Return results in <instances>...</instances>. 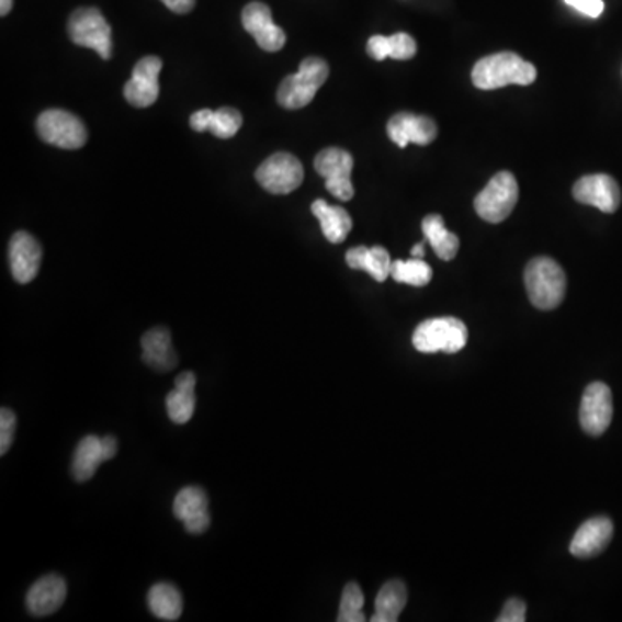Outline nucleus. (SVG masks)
I'll use <instances>...</instances> for the list:
<instances>
[{
	"label": "nucleus",
	"mask_w": 622,
	"mask_h": 622,
	"mask_svg": "<svg viewBox=\"0 0 622 622\" xmlns=\"http://www.w3.org/2000/svg\"><path fill=\"white\" fill-rule=\"evenodd\" d=\"M614 534V524L607 517H593L586 521L570 541V553L574 557L591 558L609 546Z\"/></svg>",
	"instance_id": "obj_16"
},
{
	"label": "nucleus",
	"mask_w": 622,
	"mask_h": 622,
	"mask_svg": "<svg viewBox=\"0 0 622 622\" xmlns=\"http://www.w3.org/2000/svg\"><path fill=\"white\" fill-rule=\"evenodd\" d=\"M173 513L192 534L204 533L212 522V517L207 512L206 493L195 486H189L179 491L173 501Z\"/></svg>",
	"instance_id": "obj_17"
},
{
	"label": "nucleus",
	"mask_w": 622,
	"mask_h": 622,
	"mask_svg": "<svg viewBox=\"0 0 622 622\" xmlns=\"http://www.w3.org/2000/svg\"><path fill=\"white\" fill-rule=\"evenodd\" d=\"M68 33L73 44L95 50L104 61L113 56V30L99 9H77L69 18Z\"/></svg>",
	"instance_id": "obj_5"
},
{
	"label": "nucleus",
	"mask_w": 622,
	"mask_h": 622,
	"mask_svg": "<svg viewBox=\"0 0 622 622\" xmlns=\"http://www.w3.org/2000/svg\"><path fill=\"white\" fill-rule=\"evenodd\" d=\"M37 132L44 143L61 149H80L87 143L86 125L68 111H44L37 120Z\"/></svg>",
	"instance_id": "obj_7"
},
{
	"label": "nucleus",
	"mask_w": 622,
	"mask_h": 622,
	"mask_svg": "<svg viewBox=\"0 0 622 622\" xmlns=\"http://www.w3.org/2000/svg\"><path fill=\"white\" fill-rule=\"evenodd\" d=\"M147 603L152 614L163 621H177L182 615L183 600L176 586L158 583L147 595Z\"/></svg>",
	"instance_id": "obj_27"
},
{
	"label": "nucleus",
	"mask_w": 622,
	"mask_h": 622,
	"mask_svg": "<svg viewBox=\"0 0 622 622\" xmlns=\"http://www.w3.org/2000/svg\"><path fill=\"white\" fill-rule=\"evenodd\" d=\"M66 600V583L57 574H47L30 588L26 609L30 614L44 618L61 609Z\"/></svg>",
	"instance_id": "obj_18"
},
{
	"label": "nucleus",
	"mask_w": 622,
	"mask_h": 622,
	"mask_svg": "<svg viewBox=\"0 0 622 622\" xmlns=\"http://www.w3.org/2000/svg\"><path fill=\"white\" fill-rule=\"evenodd\" d=\"M101 448L104 460H111L118 452V441L114 440L113 436H104L101 438Z\"/></svg>",
	"instance_id": "obj_35"
},
{
	"label": "nucleus",
	"mask_w": 622,
	"mask_h": 622,
	"mask_svg": "<svg viewBox=\"0 0 622 622\" xmlns=\"http://www.w3.org/2000/svg\"><path fill=\"white\" fill-rule=\"evenodd\" d=\"M391 276L399 284L423 287L431 282L432 269L420 258H411L408 261L398 260L391 264Z\"/></svg>",
	"instance_id": "obj_28"
},
{
	"label": "nucleus",
	"mask_w": 622,
	"mask_h": 622,
	"mask_svg": "<svg viewBox=\"0 0 622 622\" xmlns=\"http://www.w3.org/2000/svg\"><path fill=\"white\" fill-rule=\"evenodd\" d=\"M161 2L177 14L191 13L195 5V0H161Z\"/></svg>",
	"instance_id": "obj_34"
},
{
	"label": "nucleus",
	"mask_w": 622,
	"mask_h": 622,
	"mask_svg": "<svg viewBox=\"0 0 622 622\" xmlns=\"http://www.w3.org/2000/svg\"><path fill=\"white\" fill-rule=\"evenodd\" d=\"M534 65L516 53H498L483 57L472 69V83L480 90H497L507 86H529L536 80Z\"/></svg>",
	"instance_id": "obj_1"
},
{
	"label": "nucleus",
	"mask_w": 622,
	"mask_h": 622,
	"mask_svg": "<svg viewBox=\"0 0 622 622\" xmlns=\"http://www.w3.org/2000/svg\"><path fill=\"white\" fill-rule=\"evenodd\" d=\"M346 263L353 270H363L369 275L374 276L375 281L384 282L391 275V261L389 252L381 246L374 248H359L350 249L346 252Z\"/></svg>",
	"instance_id": "obj_22"
},
{
	"label": "nucleus",
	"mask_w": 622,
	"mask_h": 622,
	"mask_svg": "<svg viewBox=\"0 0 622 622\" xmlns=\"http://www.w3.org/2000/svg\"><path fill=\"white\" fill-rule=\"evenodd\" d=\"M566 4L590 18L600 16L603 13V9H606L603 0H566Z\"/></svg>",
	"instance_id": "obj_33"
},
{
	"label": "nucleus",
	"mask_w": 622,
	"mask_h": 622,
	"mask_svg": "<svg viewBox=\"0 0 622 622\" xmlns=\"http://www.w3.org/2000/svg\"><path fill=\"white\" fill-rule=\"evenodd\" d=\"M14 431H16V415L9 408L0 410V455H5L13 444Z\"/></svg>",
	"instance_id": "obj_31"
},
{
	"label": "nucleus",
	"mask_w": 622,
	"mask_h": 622,
	"mask_svg": "<svg viewBox=\"0 0 622 622\" xmlns=\"http://www.w3.org/2000/svg\"><path fill=\"white\" fill-rule=\"evenodd\" d=\"M387 135L398 147L408 144L429 146L438 137V126L429 116L414 113H398L387 123Z\"/></svg>",
	"instance_id": "obj_14"
},
{
	"label": "nucleus",
	"mask_w": 622,
	"mask_h": 622,
	"mask_svg": "<svg viewBox=\"0 0 622 622\" xmlns=\"http://www.w3.org/2000/svg\"><path fill=\"white\" fill-rule=\"evenodd\" d=\"M143 360L159 372H168L177 365V354L171 348V333L165 327H155L143 336Z\"/></svg>",
	"instance_id": "obj_20"
},
{
	"label": "nucleus",
	"mask_w": 622,
	"mask_h": 622,
	"mask_svg": "<svg viewBox=\"0 0 622 622\" xmlns=\"http://www.w3.org/2000/svg\"><path fill=\"white\" fill-rule=\"evenodd\" d=\"M102 462L106 460L102 455L101 438L94 434L86 436L75 450L71 474L78 483H86L94 477Z\"/></svg>",
	"instance_id": "obj_24"
},
{
	"label": "nucleus",
	"mask_w": 622,
	"mask_h": 622,
	"mask_svg": "<svg viewBox=\"0 0 622 622\" xmlns=\"http://www.w3.org/2000/svg\"><path fill=\"white\" fill-rule=\"evenodd\" d=\"M468 330L459 318H431L420 324L414 332L415 350L420 353H459L467 346Z\"/></svg>",
	"instance_id": "obj_4"
},
{
	"label": "nucleus",
	"mask_w": 622,
	"mask_h": 622,
	"mask_svg": "<svg viewBox=\"0 0 622 622\" xmlns=\"http://www.w3.org/2000/svg\"><path fill=\"white\" fill-rule=\"evenodd\" d=\"M353 156L341 147H327L315 158V170L326 179V188L339 201H350L354 195L351 183Z\"/></svg>",
	"instance_id": "obj_9"
},
{
	"label": "nucleus",
	"mask_w": 622,
	"mask_h": 622,
	"mask_svg": "<svg viewBox=\"0 0 622 622\" xmlns=\"http://www.w3.org/2000/svg\"><path fill=\"white\" fill-rule=\"evenodd\" d=\"M366 53L371 54L375 61H384L386 57L407 61L417 54V42L408 33H395L391 37L375 35L366 44Z\"/></svg>",
	"instance_id": "obj_23"
},
{
	"label": "nucleus",
	"mask_w": 622,
	"mask_h": 622,
	"mask_svg": "<svg viewBox=\"0 0 622 622\" xmlns=\"http://www.w3.org/2000/svg\"><path fill=\"white\" fill-rule=\"evenodd\" d=\"M529 302L536 308L555 309L566 296V273L552 258L540 257L529 261L524 273Z\"/></svg>",
	"instance_id": "obj_2"
},
{
	"label": "nucleus",
	"mask_w": 622,
	"mask_h": 622,
	"mask_svg": "<svg viewBox=\"0 0 622 622\" xmlns=\"http://www.w3.org/2000/svg\"><path fill=\"white\" fill-rule=\"evenodd\" d=\"M411 257L423 260V257H426V246H423V242H420V245H417L414 249H411Z\"/></svg>",
	"instance_id": "obj_37"
},
{
	"label": "nucleus",
	"mask_w": 622,
	"mask_h": 622,
	"mask_svg": "<svg viewBox=\"0 0 622 622\" xmlns=\"http://www.w3.org/2000/svg\"><path fill=\"white\" fill-rule=\"evenodd\" d=\"M11 9H13V0H0V14L2 16H8L11 13Z\"/></svg>",
	"instance_id": "obj_36"
},
{
	"label": "nucleus",
	"mask_w": 622,
	"mask_h": 622,
	"mask_svg": "<svg viewBox=\"0 0 622 622\" xmlns=\"http://www.w3.org/2000/svg\"><path fill=\"white\" fill-rule=\"evenodd\" d=\"M407 586L402 581H389L381 588L375 598V614L372 622H396L407 606Z\"/></svg>",
	"instance_id": "obj_25"
},
{
	"label": "nucleus",
	"mask_w": 622,
	"mask_h": 622,
	"mask_svg": "<svg viewBox=\"0 0 622 622\" xmlns=\"http://www.w3.org/2000/svg\"><path fill=\"white\" fill-rule=\"evenodd\" d=\"M519 201V185L510 171H500L489 180L474 201L477 215L489 224H500L512 215Z\"/></svg>",
	"instance_id": "obj_6"
},
{
	"label": "nucleus",
	"mask_w": 622,
	"mask_h": 622,
	"mask_svg": "<svg viewBox=\"0 0 622 622\" xmlns=\"http://www.w3.org/2000/svg\"><path fill=\"white\" fill-rule=\"evenodd\" d=\"M573 195L578 203L598 207L603 213L618 212L621 206L619 183L606 173L583 177L574 183Z\"/></svg>",
	"instance_id": "obj_12"
},
{
	"label": "nucleus",
	"mask_w": 622,
	"mask_h": 622,
	"mask_svg": "<svg viewBox=\"0 0 622 622\" xmlns=\"http://www.w3.org/2000/svg\"><path fill=\"white\" fill-rule=\"evenodd\" d=\"M242 25L267 53L281 50L287 41L284 30L273 23L272 11L263 2H251L246 5L242 11Z\"/></svg>",
	"instance_id": "obj_13"
},
{
	"label": "nucleus",
	"mask_w": 622,
	"mask_h": 622,
	"mask_svg": "<svg viewBox=\"0 0 622 622\" xmlns=\"http://www.w3.org/2000/svg\"><path fill=\"white\" fill-rule=\"evenodd\" d=\"M525 621V603L519 598H510L501 609L497 622H524Z\"/></svg>",
	"instance_id": "obj_32"
},
{
	"label": "nucleus",
	"mask_w": 622,
	"mask_h": 622,
	"mask_svg": "<svg viewBox=\"0 0 622 622\" xmlns=\"http://www.w3.org/2000/svg\"><path fill=\"white\" fill-rule=\"evenodd\" d=\"M614 415L612 393L603 383H593L586 387L579 408V420L586 434L602 436L609 429Z\"/></svg>",
	"instance_id": "obj_11"
},
{
	"label": "nucleus",
	"mask_w": 622,
	"mask_h": 622,
	"mask_svg": "<svg viewBox=\"0 0 622 622\" xmlns=\"http://www.w3.org/2000/svg\"><path fill=\"white\" fill-rule=\"evenodd\" d=\"M312 213L317 216L320 222L321 234L332 245H339L348 237L353 228L350 213L344 207L332 206L324 200H317L312 204Z\"/></svg>",
	"instance_id": "obj_21"
},
{
	"label": "nucleus",
	"mask_w": 622,
	"mask_h": 622,
	"mask_svg": "<svg viewBox=\"0 0 622 622\" xmlns=\"http://www.w3.org/2000/svg\"><path fill=\"white\" fill-rule=\"evenodd\" d=\"M191 126L195 132H212L218 138H233L242 126V114L234 108L195 111Z\"/></svg>",
	"instance_id": "obj_19"
},
{
	"label": "nucleus",
	"mask_w": 622,
	"mask_h": 622,
	"mask_svg": "<svg viewBox=\"0 0 622 622\" xmlns=\"http://www.w3.org/2000/svg\"><path fill=\"white\" fill-rule=\"evenodd\" d=\"M195 410V387H176L167 396L168 417L176 423H188Z\"/></svg>",
	"instance_id": "obj_29"
},
{
	"label": "nucleus",
	"mask_w": 622,
	"mask_h": 622,
	"mask_svg": "<svg viewBox=\"0 0 622 622\" xmlns=\"http://www.w3.org/2000/svg\"><path fill=\"white\" fill-rule=\"evenodd\" d=\"M255 177L261 188L269 191L270 194H291L302 185L305 170L296 156L290 152H276L269 159H264Z\"/></svg>",
	"instance_id": "obj_8"
},
{
	"label": "nucleus",
	"mask_w": 622,
	"mask_h": 622,
	"mask_svg": "<svg viewBox=\"0 0 622 622\" xmlns=\"http://www.w3.org/2000/svg\"><path fill=\"white\" fill-rule=\"evenodd\" d=\"M363 603H365V597H363L362 590L357 583H350L346 585L344 591H342L341 607H339V622H363L365 621V614H363Z\"/></svg>",
	"instance_id": "obj_30"
},
{
	"label": "nucleus",
	"mask_w": 622,
	"mask_h": 622,
	"mask_svg": "<svg viewBox=\"0 0 622 622\" xmlns=\"http://www.w3.org/2000/svg\"><path fill=\"white\" fill-rule=\"evenodd\" d=\"M422 233L423 236L428 237L429 242H431L432 249H434L438 258L443 261H452L459 252L460 240L455 234L450 233L446 227H444L443 216L441 215H429L422 220Z\"/></svg>",
	"instance_id": "obj_26"
},
{
	"label": "nucleus",
	"mask_w": 622,
	"mask_h": 622,
	"mask_svg": "<svg viewBox=\"0 0 622 622\" xmlns=\"http://www.w3.org/2000/svg\"><path fill=\"white\" fill-rule=\"evenodd\" d=\"M329 78V65L321 57H306L299 71L282 80L276 101L285 110H302L314 101L318 89Z\"/></svg>",
	"instance_id": "obj_3"
},
{
	"label": "nucleus",
	"mask_w": 622,
	"mask_h": 622,
	"mask_svg": "<svg viewBox=\"0 0 622 622\" xmlns=\"http://www.w3.org/2000/svg\"><path fill=\"white\" fill-rule=\"evenodd\" d=\"M42 248L38 240L29 233H16L9 242V263L14 281L29 284L38 275Z\"/></svg>",
	"instance_id": "obj_15"
},
{
	"label": "nucleus",
	"mask_w": 622,
	"mask_h": 622,
	"mask_svg": "<svg viewBox=\"0 0 622 622\" xmlns=\"http://www.w3.org/2000/svg\"><path fill=\"white\" fill-rule=\"evenodd\" d=\"M163 61L156 56H146L135 65L131 80L125 83L123 95L134 108H149L158 101L159 73Z\"/></svg>",
	"instance_id": "obj_10"
}]
</instances>
